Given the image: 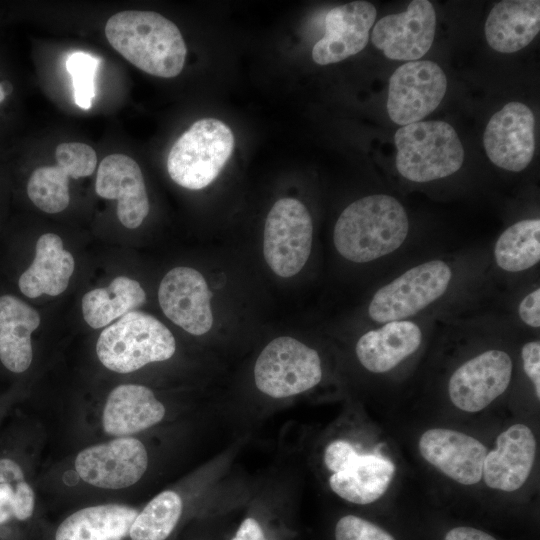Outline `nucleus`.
I'll use <instances>...</instances> for the list:
<instances>
[{
	"instance_id": "1",
	"label": "nucleus",
	"mask_w": 540,
	"mask_h": 540,
	"mask_svg": "<svg viewBox=\"0 0 540 540\" xmlns=\"http://www.w3.org/2000/svg\"><path fill=\"white\" fill-rule=\"evenodd\" d=\"M409 221L402 204L386 194L360 198L340 214L333 230L338 253L355 263H366L399 249L407 238Z\"/></svg>"
},
{
	"instance_id": "2",
	"label": "nucleus",
	"mask_w": 540,
	"mask_h": 540,
	"mask_svg": "<svg viewBox=\"0 0 540 540\" xmlns=\"http://www.w3.org/2000/svg\"><path fill=\"white\" fill-rule=\"evenodd\" d=\"M110 45L140 70L173 78L183 69L187 48L179 28L153 11H121L106 22Z\"/></svg>"
},
{
	"instance_id": "3",
	"label": "nucleus",
	"mask_w": 540,
	"mask_h": 540,
	"mask_svg": "<svg viewBox=\"0 0 540 540\" xmlns=\"http://www.w3.org/2000/svg\"><path fill=\"white\" fill-rule=\"evenodd\" d=\"M175 350L171 331L152 315L136 310L106 327L96 344L100 362L117 373H130L149 363L168 360Z\"/></svg>"
},
{
	"instance_id": "4",
	"label": "nucleus",
	"mask_w": 540,
	"mask_h": 540,
	"mask_svg": "<svg viewBox=\"0 0 540 540\" xmlns=\"http://www.w3.org/2000/svg\"><path fill=\"white\" fill-rule=\"evenodd\" d=\"M396 167L407 180L429 182L457 172L464 150L454 128L443 121L404 125L395 133Z\"/></svg>"
},
{
	"instance_id": "5",
	"label": "nucleus",
	"mask_w": 540,
	"mask_h": 540,
	"mask_svg": "<svg viewBox=\"0 0 540 540\" xmlns=\"http://www.w3.org/2000/svg\"><path fill=\"white\" fill-rule=\"evenodd\" d=\"M232 130L215 118L194 122L173 144L167 170L178 185L200 190L219 175L234 149Z\"/></svg>"
},
{
	"instance_id": "6",
	"label": "nucleus",
	"mask_w": 540,
	"mask_h": 540,
	"mask_svg": "<svg viewBox=\"0 0 540 540\" xmlns=\"http://www.w3.org/2000/svg\"><path fill=\"white\" fill-rule=\"evenodd\" d=\"M451 280V267L443 260L416 265L374 293L368 315L380 324L408 320L442 297Z\"/></svg>"
},
{
	"instance_id": "7",
	"label": "nucleus",
	"mask_w": 540,
	"mask_h": 540,
	"mask_svg": "<svg viewBox=\"0 0 540 540\" xmlns=\"http://www.w3.org/2000/svg\"><path fill=\"white\" fill-rule=\"evenodd\" d=\"M322 379L318 353L301 341L281 336L270 341L254 366L257 388L273 398H286L305 392Z\"/></svg>"
},
{
	"instance_id": "8",
	"label": "nucleus",
	"mask_w": 540,
	"mask_h": 540,
	"mask_svg": "<svg viewBox=\"0 0 540 540\" xmlns=\"http://www.w3.org/2000/svg\"><path fill=\"white\" fill-rule=\"evenodd\" d=\"M313 225L306 206L295 198H281L270 209L264 226L263 255L280 277H292L306 264Z\"/></svg>"
},
{
	"instance_id": "9",
	"label": "nucleus",
	"mask_w": 540,
	"mask_h": 540,
	"mask_svg": "<svg viewBox=\"0 0 540 540\" xmlns=\"http://www.w3.org/2000/svg\"><path fill=\"white\" fill-rule=\"evenodd\" d=\"M447 90V78L435 62L408 61L391 75L387 100L390 119L396 124L420 122L434 111Z\"/></svg>"
},
{
	"instance_id": "10",
	"label": "nucleus",
	"mask_w": 540,
	"mask_h": 540,
	"mask_svg": "<svg viewBox=\"0 0 540 540\" xmlns=\"http://www.w3.org/2000/svg\"><path fill=\"white\" fill-rule=\"evenodd\" d=\"M147 466L145 446L129 436L87 447L75 459L76 472L84 482L113 490L137 483Z\"/></svg>"
},
{
	"instance_id": "11",
	"label": "nucleus",
	"mask_w": 540,
	"mask_h": 540,
	"mask_svg": "<svg viewBox=\"0 0 540 540\" xmlns=\"http://www.w3.org/2000/svg\"><path fill=\"white\" fill-rule=\"evenodd\" d=\"M56 166L33 170L26 183L29 200L46 213H58L70 202L69 178L90 176L97 165L95 150L81 142H64L55 151Z\"/></svg>"
},
{
	"instance_id": "12",
	"label": "nucleus",
	"mask_w": 540,
	"mask_h": 540,
	"mask_svg": "<svg viewBox=\"0 0 540 540\" xmlns=\"http://www.w3.org/2000/svg\"><path fill=\"white\" fill-rule=\"evenodd\" d=\"M513 363L503 350H486L467 360L451 375L448 394L451 402L460 410L478 412L508 388Z\"/></svg>"
},
{
	"instance_id": "13",
	"label": "nucleus",
	"mask_w": 540,
	"mask_h": 540,
	"mask_svg": "<svg viewBox=\"0 0 540 540\" xmlns=\"http://www.w3.org/2000/svg\"><path fill=\"white\" fill-rule=\"evenodd\" d=\"M483 144L496 166L513 172L524 170L535 152V118L528 106L509 102L489 120Z\"/></svg>"
},
{
	"instance_id": "14",
	"label": "nucleus",
	"mask_w": 540,
	"mask_h": 540,
	"mask_svg": "<svg viewBox=\"0 0 540 540\" xmlns=\"http://www.w3.org/2000/svg\"><path fill=\"white\" fill-rule=\"evenodd\" d=\"M212 293L194 268L175 267L163 277L158 300L163 313L186 332L200 336L213 325Z\"/></svg>"
},
{
	"instance_id": "15",
	"label": "nucleus",
	"mask_w": 540,
	"mask_h": 540,
	"mask_svg": "<svg viewBox=\"0 0 540 540\" xmlns=\"http://www.w3.org/2000/svg\"><path fill=\"white\" fill-rule=\"evenodd\" d=\"M436 15L427 0H413L406 11L390 14L374 26L373 45L392 60H418L430 49L435 34Z\"/></svg>"
},
{
	"instance_id": "16",
	"label": "nucleus",
	"mask_w": 540,
	"mask_h": 540,
	"mask_svg": "<svg viewBox=\"0 0 540 540\" xmlns=\"http://www.w3.org/2000/svg\"><path fill=\"white\" fill-rule=\"evenodd\" d=\"M422 457L452 480L473 485L482 479L486 447L462 432L434 428L425 431L418 443Z\"/></svg>"
},
{
	"instance_id": "17",
	"label": "nucleus",
	"mask_w": 540,
	"mask_h": 540,
	"mask_svg": "<svg viewBox=\"0 0 540 540\" xmlns=\"http://www.w3.org/2000/svg\"><path fill=\"white\" fill-rule=\"evenodd\" d=\"M376 8L367 1H354L328 11L325 34L312 49L319 65L340 62L365 48L376 19Z\"/></svg>"
},
{
	"instance_id": "18",
	"label": "nucleus",
	"mask_w": 540,
	"mask_h": 540,
	"mask_svg": "<svg viewBox=\"0 0 540 540\" xmlns=\"http://www.w3.org/2000/svg\"><path fill=\"white\" fill-rule=\"evenodd\" d=\"M95 191L104 199L117 200V216L129 229L139 227L149 213V200L141 169L125 154H111L99 164Z\"/></svg>"
},
{
	"instance_id": "19",
	"label": "nucleus",
	"mask_w": 540,
	"mask_h": 540,
	"mask_svg": "<svg viewBox=\"0 0 540 540\" xmlns=\"http://www.w3.org/2000/svg\"><path fill=\"white\" fill-rule=\"evenodd\" d=\"M535 456L533 432L524 424H514L497 437L496 447L487 452L482 478L492 489L515 491L528 479Z\"/></svg>"
},
{
	"instance_id": "20",
	"label": "nucleus",
	"mask_w": 540,
	"mask_h": 540,
	"mask_svg": "<svg viewBox=\"0 0 540 540\" xmlns=\"http://www.w3.org/2000/svg\"><path fill=\"white\" fill-rule=\"evenodd\" d=\"M423 332L411 320H397L364 333L355 351L361 365L372 373H385L414 354L422 344Z\"/></svg>"
},
{
	"instance_id": "21",
	"label": "nucleus",
	"mask_w": 540,
	"mask_h": 540,
	"mask_svg": "<svg viewBox=\"0 0 540 540\" xmlns=\"http://www.w3.org/2000/svg\"><path fill=\"white\" fill-rule=\"evenodd\" d=\"M165 415L164 405L143 385L123 384L107 397L102 424L106 434L128 437L158 424Z\"/></svg>"
},
{
	"instance_id": "22",
	"label": "nucleus",
	"mask_w": 540,
	"mask_h": 540,
	"mask_svg": "<svg viewBox=\"0 0 540 540\" xmlns=\"http://www.w3.org/2000/svg\"><path fill=\"white\" fill-rule=\"evenodd\" d=\"M40 325L39 313L20 297L0 294V363L8 371L20 374L31 365L32 333Z\"/></svg>"
},
{
	"instance_id": "23",
	"label": "nucleus",
	"mask_w": 540,
	"mask_h": 540,
	"mask_svg": "<svg viewBox=\"0 0 540 540\" xmlns=\"http://www.w3.org/2000/svg\"><path fill=\"white\" fill-rule=\"evenodd\" d=\"M74 267V258L63 248L61 238L43 234L36 242L32 263L18 277V289L31 299L43 294L57 296L67 288Z\"/></svg>"
},
{
	"instance_id": "24",
	"label": "nucleus",
	"mask_w": 540,
	"mask_h": 540,
	"mask_svg": "<svg viewBox=\"0 0 540 540\" xmlns=\"http://www.w3.org/2000/svg\"><path fill=\"white\" fill-rule=\"evenodd\" d=\"M540 30V1L504 0L490 11L485 23L488 44L501 53L526 47Z\"/></svg>"
},
{
	"instance_id": "25",
	"label": "nucleus",
	"mask_w": 540,
	"mask_h": 540,
	"mask_svg": "<svg viewBox=\"0 0 540 540\" xmlns=\"http://www.w3.org/2000/svg\"><path fill=\"white\" fill-rule=\"evenodd\" d=\"M138 511L120 504H103L80 509L57 528L55 540H123Z\"/></svg>"
},
{
	"instance_id": "26",
	"label": "nucleus",
	"mask_w": 540,
	"mask_h": 540,
	"mask_svg": "<svg viewBox=\"0 0 540 540\" xmlns=\"http://www.w3.org/2000/svg\"><path fill=\"white\" fill-rule=\"evenodd\" d=\"M394 472L393 463L381 456L358 455L347 468L331 475L329 485L348 502L370 504L386 492Z\"/></svg>"
},
{
	"instance_id": "27",
	"label": "nucleus",
	"mask_w": 540,
	"mask_h": 540,
	"mask_svg": "<svg viewBox=\"0 0 540 540\" xmlns=\"http://www.w3.org/2000/svg\"><path fill=\"white\" fill-rule=\"evenodd\" d=\"M146 293L139 282L125 276L112 280L108 287L96 288L82 298V312L87 324L98 329L142 306Z\"/></svg>"
},
{
	"instance_id": "28",
	"label": "nucleus",
	"mask_w": 540,
	"mask_h": 540,
	"mask_svg": "<svg viewBox=\"0 0 540 540\" xmlns=\"http://www.w3.org/2000/svg\"><path fill=\"white\" fill-rule=\"evenodd\" d=\"M494 258L506 272H520L534 267L540 260V220L518 221L496 240Z\"/></svg>"
},
{
	"instance_id": "29",
	"label": "nucleus",
	"mask_w": 540,
	"mask_h": 540,
	"mask_svg": "<svg viewBox=\"0 0 540 540\" xmlns=\"http://www.w3.org/2000/svg\"><path fill=\"white\" fill-rule=\"evenodd\" d=\"M182 508V500L176 492H161L137 514L129 530L130 538L165 540L179 521Z\"/></svg>"
},
{
	"instance_id": "30",
	"label": "nucleus",
	"mask_w": 540,
	"mask_h": 540,
	"mask_svg": "<svg viewBox=\"0 0 540 540\" xmlns=\"http://www.w3.org/2000/svg\"><path fill=\"white\" fill-rule=\"evenodd\" d=\"M99 62V58L82 51L73 52L67 58L66 68L73 81L75 103L82 109L92 105Z\"/></svg>"
},
{
	"instance_id": "31",
	"label": "nucleus",
	"mask_w": 540,
	"mask_h": 540,
	"mask_svg": "<svg viewBox=\"0 0 540 540\" xmlns=\"http://www.w3.org/2000/svg\"><path fill=\"white\" fill-rule=\"evenodd\" d=\"M335 540H396L376 523L355 515L341 517L335 526Z\"/></svg>"
},
{
	"instance_id": "32",
	"label": "nucleus",
	"mask_w": 540,
	"mask_h": 540,
	"mask_svg": "<svg viewBox=\"0 0 540 540\" xmlns=\"http://www.w3.org/2000/svg\"><path fill=\"white\" fill-rule=\"evenodd\" d=\"M358 453L347 441L336 440L331 442L324 452V463L333 473L347 468L357 457Z\"/></svg>"
},
{
	"instance_id": "33",
	"label": "nucleus",
	"mask_w": 540,
	"mask_h": 540,
	"mask_svg": "<svg viewBox=\"0 0 540 540\" xmlns=\"http://www.w3.org/2000/svg\"><path fill=\"white\" fill-rule=\"evenodd\" d=\"M523 369L534 386L535 395L540 398V342H527L521 349Z\"/></svg>"
},
{
	"instance_id": "34",
	"label": "nucleus",
	"mask_w": 540,
	"mask_h": 540,
	"mask_svg": "<svg viewBox=\"0 0 540 540\" xmlns=\"http://www.w3.org/2000/svg\"><path fill=\"white\" fill-rule=\"evenodd\" d=\"M12 486L14 490V518L20 521L26 520L32 516L34 511V491L25 480Z\"/></svg>"
},
{
	"instance_id": "35",
	"label": "nucleus",
	"mask_w": 540,
	"mask_h": 540,
	"mask_svg": "<svg viewBox=\"0 0 540 540\" xmlns=\"http://www.w3.org/2000/svg\"><path fill=\"white\" fill-rule=\"evenodd\" d=\"M521 321L529 327H540V289L537 287L523 297L518 306Z\"/></svg>"
},
{
	"instance_id": "36",
	"label": "nucleus",
	"mask_w": 540,
	"mask_h": 540,
	"mask_svg": "<svg viewBox=\"0 0 540 540\" xmlns=\"http://www.w3.org/2000/svg\"><path fill=\"white\" fill-rule=\"evenodd\" d=\"M443 540H498L493 535L471 526H456L449 529Z\"/></svg>"
},
{
	"instance_id": "37",
	"label": "nucleus",
	"mask_w": 540,
	"mask_h": 540,
	"mask_svg": "<svg viewBox=\"0 0 540 540\" xmlns=\"http://www.w3.org/2000/svg\"><path fill=\"white\" fill-rule=\"evenodd\" d=\"M25 480L24 473L20 465L9 458L0 459V483L14 485Z\"/></svg>"
},
{
	"instance_id": "38",
	"label": "nucleus",
	"mask_w": 540,
	"mask_h": 540,
	"mask_svg": "<svg viewBox=\"0 0 540 540\" xmlns=\"http://www.w3.org/2000/svg\"><path fill=\"white\" fill-rule=\"evenodd\" d=\"M12 517H14L13 486L0 483V524L6 523Z\"/></svg>"
},
{
	"instance_id": "39",
	"label": "nucleus",
	"mask_w": 540,
	"mask_h": 540,
	"mask_svg": "<svg viewBox=\"0 0 540 540\" xmlns=\"http://www.w3.org/2000/svg\"><path fill=\"white\" fill-rule=\"evenodd\" d=\"M231 540H266L259 523L252 519H245Z\"/></svg>"
},
{
	"instance_id": "40",
	"label": "nucleus",
	"mask_w": 540,
	"mask_h": 540,
	"mask_svg": "<svg viewBox=\"0 0 540 540\" xmlns=\"http://www.w3.org/2000/svg\"><path fill=\"white\" fill-rule=\"evenodd\" d=\"M14 91L13 81L5 75H0V109L5 108L6 103L13 96Z\"/></svg>"
}]
</instances>
